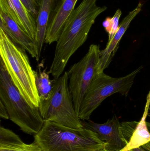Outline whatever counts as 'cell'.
Here are the masks:
<instances>
[{
    "mask_svg": "<svg viewBox=\"0 0 150 151\" xmlns=\"http://www.w3.org/2000/svg\"><path fill=\"white\" fill-rule=\"evenodd\" d=\"M0 102L7 109L10 120L28 134H37L44 125L39 107H32L12 82L0 59Z\"/></svg>",
    "mask_w": 150,
    "mask_h": 151,
    "instance_id": "277c9868",
    "label": "cell"
},
{
    "mask_svg": "<svg viewBox=\"0 0 150 151\" xmlns=\"http://www.w3.org/2000/svg\"><path fill=\"white\" fill-rule=\"evenodd\" d=\"M77 0H57L49 19L45 43L57 42L67 19L75 9Z\"/></svg>",
    "mask_w": 150,
    "mask_h": 151,
    "instance_id": "8fae6325",
    "label": "cell"
},
{
    "mask_svg": "<svg viewBox=\"0 0 150 151\" xmlns=\"http://www.w3.org/2000/svg\"><path fill=\"white\" fill-rule=\"evenodd\" d=\"M100 51L99 45H91L85 55L68 71L69 88L77 116L85 93L97 74Z\"/></svg>",
    "mask_w": 150,
    "mask_h": 151,
    "instance_id": "52a82bcc",
    "label": "cell"
},
{
    "mask_svg": "<svg viewBox=\"0 0 150 151\" xmlns=\"http://www.w3.org/2000/svg\"><path fill=\"white\" fill-rule=\"evenodd\" d=\"M0 59L11 81L32 107H38L40 98L33 70L26 50L13 42L0 28Z\"/></svg>",
    "mask_w": 150,
    "mask_h": 151,
    "instance_id": "7a4b0ae2",
    "label": "cell"
},
{
    "mask_svg": "<svg viewBox=\"0 0 150 151\" xmlns=\"http://www.w3.org/2000/svg\"><path fill=\"white\" fill-rule=\"evenodd\" d=\"M0 116L4 119H9L7 109L2 102H0Z\"/></svg>",
    "mask_w": 150,
    "mask_h": 151,
    "instance_id": "d6986e66",
    "label": "cell"
},
{
    "mask_svg": "<svg viewBox=\"0 0 150 151\" xmlns=\"http://www.w3.org/2000/svg\"><path fill=\"white\" fill-rule=\"evenodd\" d=\"M122 12L118 9L112 17L106 18L103 22V26L108 34V41L110 40L118 30L119 27V20Z\"/></svg>",
    "mask_w": 150,
    "mask_h": 151,
    "instance_id": "e0dca14e",
    "label": "cell"
},
{
    "mask_svg": "<svg viewBox=\"0 0 150 151\" xmlns=\"http://www.w3.org/2000/svg\"><path fill=\"white\" fill-rule=\"evenodd\" d=\"M33 142L42 151H98L107 145L90 129H75L49 121H45Z\"/></svg>",
    "mask_w": 150,
    "mask_h": 151,
    "instance_id": "3957f363",
    "label": "cell"
},
{
    "mask_svg": "<svg viewBox=\"0 0 150 151\" xmlns=\"http://www.w3.org/2000/svg\"><path fill=\"white\" fill-rule=\"evenodd\" d=\"M98 151H108V150H106V149H103V150H99Z\"/></svg>",
    "mask_w": 150,
    "mask_h": 151,
    "instance_id": "7402d4cb",
    "label": "cell"
},
{
    "mask_svg": "<svg viewBox=\"0 0 150 151\" xmlns=\"http://www.w3.org/2000/svg\"><path fill=\"white\" fill-rule=\"evenodd\" d=\"M49 73L46 69L43 71L40 70L39 72H36V84L40 98L41 100L48 99L56 80H50Z\"/></svg>",
    "mask_w": 150,
    "mask_h": 151,
    "instance_id": "2e32d148",
    "label": "cell"
},
{
    "mask_svg": "<svg viewBox=\"0 0 150 151\" xmlns=\"http://www.w3.org/2000/svg\"><path fill=\"white\" fill-rule=\"evenodd\" d=\"M147 125H148V128H149V130L150 132V123L147 122Z\"/></svg>",
    "mask_w": 150,
    "mask_h": 151,
    "instance_id": "44dd1931",
    "label": "cell"
},
{
    "mask_svg": "<svg viewBox=\"0 0 150 151\" xmlns=\"http://www.w3.org/2000/svg\"><path fill=\"white\" fill-rule=\"evenodd\" d=\"M142 4L139 3L134 9L130 12L123 19L113 37L108 41L105 48L100 51V58L97 67V73L103 72L112 62L119 48V43L122 36L130 25V23L141 11Z\"/></svg>",
    "mask_w": 150,
    "mask_h": 151,
    "instance_id": "30bf717a",
    "label": "cell"
},
{
    "mask_svg": "<svg viewBox=\"0 0 150 151\" xmlns=\"http://www.w3.org/2000/svg\"><path fill=\"white\" fill-rule=\"evenodd\" d=\"M29 12L36 19L40 5L41 0H20Z\"/></svg>",
    "mask_w": 150,
    "mask_h": 151,
    "instance_id": "ac0fdd59",
    "label": "cell"
},
{
    "mask_svg": "<svg viewBox=\"0 0 150 151\" xmlns=\"http://www.w3.org/2000/svg\"><path fill=\"white\" fill-rule=\"evenodd\" d=\"M7 1L13 19L34 40L36 34V19L20 0H7Z\"/></svg>",
    "mask_w": 150,
    "mask_h": 151,
    "instance_id": "4fadbf2b",
    "label": "cell"
},
{
    "mask_svg": "<svg viewBox=\"0 0 150 151\" xmlns=\"http://www.w3.org/2000/svg\"><path fill=\"white\" fill-rule=\"evenodd\" d=\"M146 104L142 117L133 133L127 145L120 151H127L143 146L150 142V132L148 128L146 118L149 114L150 106V90L146 99Z\"/></svg>",
    "mask_w": 150,
    "mask_h": 151,
    "instance_id": "9a60e30c",
    "label": "cell"
},
{
    "mask_svg": "<svg viewBox=\"0 0 150 151\" xmlns=\"http://www.w3.org/2000/svg\"><path fill=\"white\" fill-rule=\"evenodd\" d=\"M142 66L129 74L113 78L103 72L95 75L87 89L78 114L81 120H88L93 112L108 97L115 93L127 96Z\"/></svg>",
    "mask_w": 150,
    "mask_h": 151,
    "instance_id": "8992f818",
    "label": "cell"
},
{
    "mask_svg": "<svg viewBox=\"0 0 150 151\" xmlns=\"http://www.w3.org/2000/svg\"><path fill=\"white\" fill-rule=\"evenodd\" d=\"M0 28L11 40L37 60V50L34 40L30 37L12 17L7 0H0Z\"/></svg>",
    "mask_w": 150,
    "mask_h": 151,
    "instance_id": "9c48e42d",
    "label": "cell"
},
{
    "mask_svg": "<svg viewBox=\"0 0 150 151\" xmlns=\"http://www.w3.org/2000/svg\"><path fill=\"white\" fill-rule=\"evenodd\" d=\"M97 0H82L66 20L56 42L54 56L48 73L55 79L63 74L69 60L85 42L99 15L107 9L97 5Z\"/></svg>",
    "mask_w": 150,
    "mask_h": 151,
    "instance_id": "6da1fadb",
    "label": "cell"
},
{
    "mask_svg": "<svg viewBox=\"0 0 150 151\" xmlns=\"http://www.w3.org/2000/svg\"><path fill=\"white\" fill-rule=\"evenodd\" d=\"M68 72L56 80L47 99H40L39 109L44 121L75 129L83 128L75 108L68 86Z\"/></svg>",
    "mask_w": 150,
    "mask_h": 151,
    "instance_id": "5b68a950",
    "label": "cell"
},
{
    "mask_svg": "<svg viewBox=\"0 0 150 151\" xmlns=\"http://www.w3.org/2000/svg\"><path fill=\"white\" fill-rule=\"evenodd\" d=\"M127 151H147L145 149H144L142 146L138 147V148H134V149H132Z\"/></svg>",
    "mask_w": 150,
    "mask_h": 151,
    "instance_id": "ffe728a7",
    "label": "cell"
},
{
    "mask_svg": "<svg viewBox=\"0 0 150 151\" xmlns=\"http://www.w3.org/2000/svg\"><path fill=\"white\" fill-rule=\"evenodd\" d=\"M55 6V0H41L39 9L36 19V34L34 40L38 56L37 62L40 58L49 19Z\"/></svg>",
    "mask_w": 150,
    "mask_h": 151,
    "instance_id": "7c38bea8",
    "label": "cell"
},
{
    "mask_svg": "<svg viewBox=\"0 0 150 151\" xmlns=\"http://www.w3.org/2000/svg\"><path fill=\"white\" fill-rule=\"evenodd\" d=\"M87 121L81 120L84 128L97 133L100 139L107 144L106 150L120 151L128 144L122 132L121 123L116 116L103 124L95 123L90 120Z\"/></svg>",
    "mask_w": 150,
    "mask_h": 151,
    "instance_id": "ba28073f",
    "label": "cell"
},
{
    "mask_svg": "<svg viewBox=\"0 0 150 151\" xmlns=\"http://www.w3.org/2000/svg\"><path fill=\"white\" fill-rule=\"evenodd\" d=\"M0 151H42L35 142L26 144L8 129L0 128Z\"/></svg>",
    "mask_w": 150,
    "mask_h": 151,
    "instance_id": "5bb4252c",
    "label": "cell"
}]
</instances>
